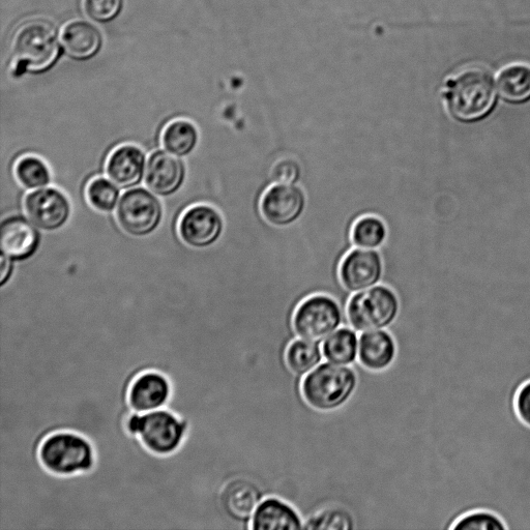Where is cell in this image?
Segmentation results:
<instances>
[{
    "label": "cell",
    "mask_w": 530,
    "mask_h": 530,
    "mask_svg": "<svg viewBox=\"0 0 530 530\" xmlns=\"http://www.w3.org/2000/svg\"><path fill=\"white\" fill-rule=\"evenodd\" d=\"M444 98L452 119L474 125L488 119L496 107L497 93L492 77L485 71H466L447 83Z\"/></svg>",
    "instance_id": "obj_1"
},
{
    "label": "cell",
    "mask_w": 530,
    "mask_h": 530,
    "mask_svg": "<svg viewBox=\"0 0 530 530\" xmlns=\"http://www.w3.org/2000/svg\"><path fill=\"white\" fill-rule=\"evenodd\" d=\"M39 459L48 473L57 477L87 474L96 466V450L90 439L72 431L48 435L39 449Z\"/></svg>",
    "instance_id": "obj_2"
},
{
    "label": "cell",
    "mask_w": 530,
    "mask_h": 530,
    "mask_svg": "<svg viewBox=\"0 0 530 530\" xmlns=\"http://www.w3.org/2000/svg\"><path fill=\"white\" fill-rule=\"evenodd\" d=\"M126 428L146 451L159 457L178 452L184 444L188 430L187 424L168 408L145 414L132 412Z\"/></svg>",
    "instance_id": "obj_3"
},
{
    "label": "cell",
    "mask_w": 530,
    "mask_h": 530,
    "mask_svg": "<svg viewBox=\"0 0 530 530\" xmlns=\"http://www.w3.org/2000/svg\"><path fill=\"white\" fill-rule=\"evenodd\" d=\"M358 376L351 368L322 364L306 375L301 391L305 402L313 409L330 412L343 407L355 394Z\"/></svg>",
    "instance_id": "obj_4"
},
{
    "label": "cell",
    "mask_w": 530,
    "mask_h": 530,
    "mask_svg": "<svg viewBox=\"0 0 530 530\" xmlns=\"http://www.w3.org/2000/svg\"><path fill=\"white\" fill-rule=\"evenodd\" d=\"M12 52L18 70L33 73L48 70L60 54L54 25L43 19L22 23L13 37Z\"/></svg>",
    "instance_id": "obj_5"
},
{
    "label": "cell",
    "mask_w": 530,
    "mask_h": 530,
    "mask_svg": "<svg viewBox=\"0 0 530 530\" xmlns=\"http://www.w3.org/2000/svg\"><path fill=\"white\" fill-rule=\"evenodd\" d=\"M399 311L397 294L380 285L355 294L348 303L347 318L353 330L366 333L389 328Z\"/></svg>",
    "instance_id": "obj_6"
},
{
    "label": "cell",
    "mask_w": 530,
    "mask_h": 530,
    "mask_svg": "<svg viewBox=\"0 0 530 530\" xmlns=\"http://www.w3.org/2000/svg\"><path fill=\"white\" fill-rule=\"evenodd\" d=\"M342 325L339 304L327 296H314L305 300L292 319L294 333L301 339L319 343L326 341Z\"/></svg>",
    "instance_id": "obj_7"
},
{
    "label": "cell",
    "mask_w": 530,
    "mask_h": 530,
    "mask_svg": "<svg viewBox=\"0 0 530 530\" xmlns=\"http://www.w3.org/2000/svg\"><path fill=\"white\" fill-rule=\"evenodd\" d=\"M116 218L128 234L136 238L146 237L162 221V204L150 191L142 188L128 190L117 205Z\"/></svg>",
    "instance_id": "obj_8"
},
{
    "label": "cell",
    "mask_w": 530,
    "mask_h": 530,
    "mask_svg": "<svg viewBox=\"0 0 530 530\" xmlns=\"http://www.w3.org/2000/svg\"><path fill=\"white\" fill-rule=\"evenodd\" d=\"M307 198L296 185L278 184L264 193L260 210L265 221L276 227H288L303 216Z\"/></svg>",
    "instance_id": "obj_9"
},
{
    "label": "cell",
    "mask_w": 530,
    "mask_h": 530,
    "mask_svg": "<svg viewBox=\"0 0 530 530\" xmlns=\"http://www.w3.org/2000/svg\"><path fill=\"white\" fill-rule=\"evenodd\" d=\"M24 208L29 220L44 231L61 229L71 215L68 198L54 188H41L29 193L24 200Z\"/></svg>",
    "instance_id": "obj_10"
},
{
    "label": "cell",
    "mask_w": 530,
    "mask_h": 530,
    "mask_svg": "<svg viewBox=\"0 0 530 530\" xmlns=\"http://www.w3.org/2000/svg\"><path fill=\"white\" fill-rule=\"evenodd\" d=\"M384 274L380 254L371 249L352 250L340 265V280L350 292H360L378 284Z\"/></svg>",
    "instance_id": "obj_11"
},
{
    "label": "cell",
    "mask_w": 530,
    "mask_h": 530,
    "mask_svg": "<svg viewBox=\"0 0 530 530\" xmlns=\"http://www.w3.org/2000/svg\"><path fill=\"white\" fill-rule=\"evenodd\" d=\"M182 240L193 248H208L221 238L224 230L222 216L211 206L195 205L181 219Z\"/></svg>",
    "instance_id": "obj_12"
},
{
    "label": "cell",
    "mask_w": 530,
    "mask_h": 530,
    "mask_svg": "<svg viewBox=\"0 0 530 530\" xmlns=\"http://www.w3.org/2000/svg\"><path fill=\"white\" fill-rule=\"evenodd\" d=\"M260 493L246 480L234 479L222 490L219 506L224 528L243 526L252 519L260 504Z\"/></svg>",
    "instance_id": "obj_13"
},
{
    "label": "cell",
    "mask_w": 530,
    "mask_h": 530,
    "mask_svg": "<svg viewBox=\"0 0 530 530\" xmlns=\"http://www.w3.org/2000/svg\"><path fill=\"white\" fill-rule=\"evenodd\" d=\"M172 397V385L169 378L159 371H145L132 382L128 403L133 412L145 414L166 408Z\"/></svg>",
    "instance_id": "obj_14"
},
{
    "label": "cell",
    "mask_w": 530,
    "mask_h": 530,
    "mask_svg": "<svg viewBox=\"0 0 530 530\" xmlns=\"http://www.w3.org/2000/svg\"><path fill=\"white\" fill-rule=\"evenodd\" d=\"M186 168L184 162L165 151H157L147 161L145 184L158 196H171L184 185Z\"/></svg>",
    "instance_id": "obj_15"
},
{
    "label": "cell",
    "mask_w": 530,
    "mask_h": 530,
    "mask_svg": "<svg viewBox=\"0 0 530 530\" xmlns=\"http://www.w3.org/2000/svg\"><path fill=\"white\" fill-rule=\"evenodd\" d=\"M38 227L23 216L7 218L0 228L3 255L13 261H24L33 257L41 243Z\"/></svg>",
    "instance_id": "obj_16"
},
{
    "label": "cell",
    "mask_w": 530,
    "mask_h": 530,
    "mask_svg": "<svg viewBox=\"0 0 530 530\" xmlns=\"http://www.w3.org/2000/svg\"><path fill=\"white\" fill-rule=\"evenodd\" d=\"M146 169V159L139 147L124 145L109 157L107 174L121 189H133L141 184Z\"/></svg>",
    "instance_id": "obj_17"
},
{
    "label": "cell",
    "mask_w": 530,
    "mask_h": 530,
    "mask_svg": "<svg viewBox=\"0 0 530 530\" xmlns=\"http://www.w3.org/2000/svg\"><path fill=\"white\" fill-rule=\"evenodd\" d=\"M397 357V344L386 331L364 333L359 340V362L368 371L379 373L388 370Z\"/></svg>",
    "instance_id": "obj_18"
},
{
    "label": "cell",
    "mask_w": 530,
    "mask_h": 530,
    "mask_svg": "<svg viewBox=\"0 0 530 530\" xmlns=\"http://www.w3.org/2000/svg\"><path fill=\"white\" fill-rule=\"evenodd\" d=\"M250 528L253 530H299L303 521L299 513L283 500L270 497L257 507Z\"/></svg>",
    "instance_id": "obj_19"
},
{
    "label": "cell",
    "mask_w": 530,
    "mask_h": 530,
    "mask_svg": "<svg viewBox=\"0 0 530 530\" xmlns=\"http://www.w3.org/2000/svg\"><path fill=\"white\" fill-rule=\"evenodd\" d=\"M66 52L76 60H87L94 56L101 46L98 29L86 21H72L63 28L61 35Z\"/></svg>",
    "instance_id": "obj_20"
},
{
    "label": "cell",
    "mask_w": 530,
    "mask_h": 530,
    "mask_svg": "<svg viewBox=\"0 0 530 530\" xmlns=\"http://www.w3.org/2000/svg\"><path fill=\"white\" fill-rule=\"evenodd\" d=\"M322 353L329 363L352 365L359 358V339L356 332L346 328L336 331L323 342Z\"/></svg>",
    "instance_id": "obj_21"
},
{
    "label": "cell",
    "mask_w": 530,
    "mask_h": 530,
    "mask_svg": "<svg viewBox=\"0 0 530 530\" xmlns=\"http://www.w3.org/2000/svg\"><path fill=\"white\" fill-rule=\"evenodd\" d=\"M498 93L509 104L522 105L530 101V69L513 66L498 78Z\"/></svg>",
    "instance_id": "obj_22"
},
{
    "label": "cell",
    "mask_w": 530,
    "mask_h": 530,
    "mask_svg": "<svg viewBox=\"0 0 530 530\" xmlns=\"http://www.w3.org/2000/svg\"><path fill=\"white\" fill-rule=\"evenodd\" d=\"M322 358L323 353L319 345L304 339L293 341L285 355L288 369L298 376L309 374L320 365Z\"/></svg>",
    "instance_id": "obj_23"
},
{
    "label": "cell",
    "mask_w": 530,
    "mask_h": 530,
    "mask_svg": "<svg viewBox=\"0 0 530 530\" xmlns=\"http://www.w3.org/2000/svg\"><path fill=\"white\" fill-rule=\"evenodd\" d=\"M163 145L167 152L186 157L190 155L198 142V132L193 124L188 121H174L169 124L162 137Z\"/></svg>",
    "instance_id": "obj_24"
},
{
    "label": "cell",
    "mask_w": 530,
    "mask_h": 530,
    "mask_svg": "<svg viewBox=\"0 0 530 530\" xmlns=\"http://www.w3.org/2000/svg\"><path fill=\"white\" fill-rule=\"evenodd\" d=\"M388 228L384 221L374 216H366L352 228L353 244L362 249L375 250L385 244Z\"/></svg>",
    "instance_id": "obj_25"
},
{
    "label": "cell",
    "mask_w": 530,
    "mask_h": 530,
    "mask_svg": "<svg viewBox=\"0 0 530 530\" xmlns=\"http://www.w3.org/2000/svg\"><path fill=\"white\" fill-rule=\"evenodd\" d=\"M16 178L26 189L37 190L51 183V174L47 165L39 158L27 156L16 165Z\"/></svg>",
    "instance_id": "obj_26"
},
{
    "label": "cell",
    "mask_w": 530,
    "mask_h": 530,
    "mask_svg": "<svg viewBox=\"0 0 530 530\" xmlns=\"http://www.w3.org/2000/svg\"><path fill=\"white\" fill-rule=\"evenodd\" d=\"M86 195L94 209L110 213L119 205L121 190L112 181L99 178L88 185Z\"/></svg>",
    "instance_id": "obj_27"
},
{
    "label": "cell",
    "mask_w": 530,
    "mask_h": 530,
    "mask_svg": "<svg viewBox=\"0 0 530 530\" xmlns=\"http://www.w3.org/2000/svg\"><path fill=\"white\" fill-rule=\"evenodd\" d=\"M452 530H509L505 520L489 510L471 511L461 516Z\"/></svg>",
    "instance_id": "obj_28"
},
{
    "label": "cell",
    "mask_w": 530,
    "mask_h": 530,
    "mask_svg": "<svg viewBox=\"0 0 530 530\" xmlns=\"http://www.w3.org/2000/svg\"><path fill=\"white\" fill-rule=\"evenodd\" d=\"M306 529H352L353 522L350 516L342 511L331 510L314 516L309 520Z\"/></svg>",
    "instance_id": "obj_29"
},
{
    "label": "cell",
    "mask_w": 530,
    "mask_h": 530,
    "mask_svg": "<svg viewBox=\"0 0 530 530\" xmlns=\"http://www.w3.org/2000/svg\"><path fill=\"white\" fill-rule=\"evenodd\" d=\"M84 8L93 19L105 22L119 14L122 0H84Z\"/></svg>",
    "instance_id": "obj_30"
},
{
    "label": "cell",
    "mask_w": 530,
    "mask_h": 530,
    "mask_svg": "<svg viewBox=\"0 0 530 530\" xmlns=\"http://www.w3.org/2000/svg\"><path fill=\"white\" fill-rule=\"evenodd\" d=\"M301 167L293 160H283L272 171L273 180L278 184L296 185L301 179Z\"/></svg>",
    "instance_id": "obj_31"
},
{
    "label": "cell",
    "mask_w": 530,
    "mask_h": 530,
    "mask_svg": "<svg viewBox=\"0 0 530 530\" xmlns=\"http://www.w3.org/2000/svg\"><path fill=\"white\" fill-rule=\"evenodd\" d=\"M514 405L519 420L530 429V380L519 388Z\"/></svg>",
    "instance_id": "obj_32"
},
{
    "label": "cell",
    "mask_w": 530,
    "mask_h": 530,
    "mask_svg": "<svg viewBox=\"0 0 530 530\" xmlns=\"http://www.w3.org/2000/svg\"><path fill=\"white\" fill-rule=\"evenodd\" d=\"M14 273V263L13 260L2 256V270H0V285L5 287L11 280Z\"/></svg>",
    "instance_id": "obj_33"
}]
</instances>
